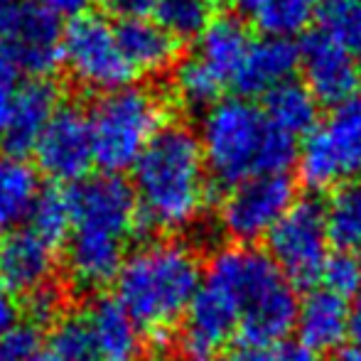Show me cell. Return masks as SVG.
<instances>
[{
    "label": "cell",
    "instance_id": "6da1fadb",
    "mask_svg": "<svg viewBox=\"0 0 361 361\" xmlns=\"http://www.w3.org/2000/svg\"><path fill=\"white\" fill-rule=\"evenodd\" d=\"M72 231L64 268L79 290H99L116 281L128 241L140 221L133 187L121 175H94L69 190Z\"/></svg>",
    "mask_w": 361,
    "mask_h": 361
},
{
    "label": "cell",
    "instance_id": "7a4b0ae2",
    "mask_svg": "<svg viewBox=\"0 0 361 361\" xmlns=\"http://www.w3.org/2000/svg\"><path fill=\"white\" fill-rule=\"evenodd\" d=\"M140 221L165 233L187 231L209 202V170L200 135L187 126H165L133 167Z\"/></svg>",
    "mask_w": 361,
    "mask_h": 361
},
{
    "label": "cell",
    "instance_id": "3957f363",
    "mask_svg": "<svg viewBox=\"0 0 361 361\" xmlns=\"http://www.w3.org/2000/svg\"><path fill=\"white\" fill-rule=\"evenodd\" d=\"M204 276L226 293L241 347H271L288 339L298 319V293L266 251L228 246L216 251Z\"/></svg>",
    "mask_w": 361,
    "mask_h": 361
},
{
    "label": "cell",
    "instance_id": "277c9868",
    "mask_svg": "<svg viewBox=\"0 0 361 361\" xmlns=\"http://www.w3.org/2000/svg\"><path fill=\"white\" fill-rule=\"evenodd\" d=\"M204 268L185 241L165 238L138 246L116 276V300L143 332L165 334L190 310Z\"/></svg>",
    "mask_w": 361,
    "mask_h": 361
},
{
    "label": "cell",
    "instance_id": "5b68a950",
    "mask_svg": "<svg viewBox=\"0 0 361 361\" xmlns=\"http://www.w3.org/2000/svg\"><path fill=\"white\" fill-rule=\"evenodd\" d=\"M200 145L209 175L231 187L253 177L286 175L298 160L295 138L273 128L263 109L241 96H228L207 109Z\"/></svg>",
    "mask_w": 361,
    "mask_h": 361
},
{
    "label": "cell",
    "instance_id": "8992f818",
    "mask_svg": "<svg viewBox=\"0 0 361 361\" xmlns=\"http://www.w3.org/2000/svg\"><path fill=\"white\" fill-rule=\"evenodd\" d=\"M94 162L106 175L133 170L145 147L165 128V101L145 86L109 91L89 111Z\"/></svg>",
    "mask_w": 361,
    "mask_h": 361
},
{
    "label": "cell",
    "instance_id": "52a82bcc",
    "mask_svg": "<svg viewBox=\"0 0 361 361\" xmlns=\"http://www.w3.org/2000/svg\"><path fill=\"white\" fill-rule=\"evenodd\" d=\"M300 177L312 190L352 182L361 172V96L332 106L302 138L298 150Z\"/></svg>",
    "mask_w": 361,
    "mask_h": 361
},
{
    "label": "cell",
    "instance_id": "ba28073f",
    "mask_svg": "<svg viewBox=\"0 0 361 361\" xmlns=\"http://www.w3.org/2000/svg\"><path fill=\"white\" fill-rule=\"evenodd\" d=\"M62 64L76 84L101 94L130 86L135 76L121 49L116 25L91 13L72 20L64 30Z\"/></svg>",
    "mask_w": 361,
    "mask_h": 361
},
{
    "label": "cell",
    "instance_id": "9c48e42d",
    "mask_svg": "<svg viewBox=\"0 0 361 361\" xmlns=\"http://www.w3.org/2000/svg\"><path fill=\"white\" fill-rule=\"evenodd\" d=\"M268 256L293 286L317 283L329 261V236L322 204L314 200L293 202L286 216L268 233Z\"/></svg>",
    "mask_w": 361,
    "mask_h": 361
},
{
    "label": "cell",
    "instance_id": "30bf717a",
    "mask_svg": "<svg viewBox=\"0 0 361 361\" xmlns=\"http://www.w3.org/2000/svg\"><path fill=\"white\" fill-rule=\"evenodd\" d=\"M295 202L293 182L286 175H263L233 185L219 207V226L238 246L268 238Z\"/></svg>",
    "mask_w": 361,
    "mask_h": 361
},
{
    "label": "cell",
    "instance_id": "8fae6325",
    "mask_svg": "<svg viewBox=\"0 0 361 361\" xmlns=\"http://www.w3.org/2000/svg\"><path fill=\"white\" fill-rule=\"evenodd\" d=\"M37 170L54 182L79 185L94 165L89 116L76 106H59L37 145L32 147Z\"/></svg>",
    "mask_w": 361,
    "mask_h": 361
},
{
    "label": "cell",
    "instance_id": "7c38bea8",
    "mask_svg": "<svg viewBox=\"0 0 361 361\" xmlns=\"http://www.w3.org/2000/svg\"><path fill=\"white\" fill-rule=\"evenodd\" d=\"M64 30L59 20L37 3H23L5 27L0 44L18 69L44 79L62 64Z\"/></svg>",
    "mask_w": 361,
    "mask_h": 361
},
{
    "label": "cell",
    "instance_id": "4fadbf2b",
    "mask_svg": "<svg viewBox=\"0 0 361 361\" xmlns=\"http://www.w3.org/2000/svg\"><path fill=\"white\" fill-rule=\"evenodd\" d=\"M298 49L305 86L319 104L339 106L361 96V62L334 39L312 32Z\"/></svg>",
    "mask_w": 361,
    "mask_h": 361
},
{
    "label": "cell",
    "instance_id": "5bb4252c",
    "mask_svg": "<svg viewBox=\"0 0 361 361\" xmlns=\"http://www.w3.org/2000/svg\"><path fill=\"white\" fill-rule=\"evenodd\" d=\"M59 106H62L59 104V89L49 79H30L20 84L8 123L0 133L5 152L23 157L25 152H32V147L37 145L39 135L47 128L52 116L59 111Z\"/></svg>",
    "mask_w": 361,
    "mask_h": 361
},
{
    "label": "cell",
    "instance_id": "9a60e30c",
    "mask_svg": "<svg viewBox=\"0 0 361 361\" xmlns=\"http://www.w3.org/2000/svg\"><path fill=\"white\" fill-rule=\"evenodd\" d=\"M54 246L44 243L27 228H18L0 243V286L13 295H32L35 290L52 286Z\"/></svg>",
    "mask_w": 361,
    "mask_h": 361
},
{
    "label": "cell",
    "instance_id": "2e32d148",
    "mask_svg": "<svg viewBox=\"0 0 361 361\" xmlns=\"http://www.w3.org/2000/svg\"><path fill=\"white\" fill-rule=\"evenodd\" d=\"M300 67V49L288 37H273L266 35L253 39L243 57L241 67L231 84L241 94V99L253 96H268L286 81H293L295 69Z\"/></svg>",
    "mask_w": 361,
    "mask_h": 361
},
{
    "label": "cell",
    "instance_id": "e0dca14e",
    "mask_svg": "<svg viewBox=\"0 0 361 361\" xmlns=\"http://www.w3.org/2000/svg\"><path fill=\"white\" fill-rule=\"evenodd\" d=\"M349 312L352 305L347 298H339L327 288L310 290L300 300L295 319L300 344L314 354L342 349L349 337Z\"/></svg>",
    "mask_w": 361,
    "mask_h": 361
},
{
    "label": "cell",
    "instance_id": "ac0fdd59",
    "mask_svg": "<svg viewBox=\"0 0 361 361\" xmlns=\"http://www.w3.org/2000/svg\"><path fill=\"white\" fill-rule=\"evenodd\" d=\"M99 361H138L143 329L116 298H99L84 312Z\"/></svg>",
    "mask_w": 361,
    "mask_h": 361
},
{
    "label": "cell",
    "instance_id": "d6986e66",
    "mask_svg": "<svg viewBox=\"0 0 361 361\" xmlns=\"http://www.w3.org/2000/svg\"><path fill=\"white\" fill-rule=\"evenodd\" d=\"M200 42L192 57L202 64L207 74H212L224 86L233 81L248 47H251V35L248 27L233 15H219L214 23L200 35Z\"/></svg>",
    "mask_w": 361,
    "mask_h": 361
},
{
    "label": "cell",
    "instance_id": "ffe728a7",
    "mask_svg": "<svg viewBox=\"0 0 361 361\" xmlns=\"http://www.w3.org/2000/svg\"><path fill=\"white\" fill-rule=\"evenodd\" d=\"M116 35L133 72L160 74L175 64L177 39L157 20L145 15L123 18L116 25Z\"/></svg>",
    "mask_w": 361,
    "mask_h": 361
},
{
    "label": "cell",
    "instance_id": "44dd1931",
    "mask_svg": "<svg viewBox=\"0 0 361 361\" xmlns=\"http://www.w3.org/2000/svg\"><path fill=\"white\" fill-rule=\"evenodd\" d=\"M42 192L39 170L23 155L0 152V228H15L27 221Z\"/></svg>",
    "mask_w": 361,
    "mask_h": 361
},
{
    "label": "cell",
    "instance_id": "7402d4cb",
    "mask_svg": "<svg viewBox=\"0 0 361 361\" xmlns=\"http://www.w3.org/2000/svg\"><path fill=\"white\" fill-rule=\"evenodd\" d=\"M268 123L290 138H305L319 123V101L300 81H286L266 96L263 104Z\"/></svg>",
    "mask_w": 361,
    "mask_h": 361
},
{
    "label": "cell",
    "instance_id": "603a6c76",
    "mask_svg": "<svg viewBox=\"0 0 361 361\" xmlns=\"http://www.w3.org/2000/svg\"><path fill=\"white\" fill-rule=\"evenodd\" d=\"M324 0H233L238 13L251 18L266 35H298L317 18Z\"/></svg>",
    "mask_w": 361,
    "mask_h": 361
},
{
    "label": "cell",
    "instance_id": "cb8c5ba5",
    "mask_svg": "<svg viewBox=\"0 0 361 361\" xmlns=\"http://www.w3.org/2000/svg\"><path fill=\"white\" fill-rule=\"evenodd\" d=\"M322 212L329 243L344 253H361V182L334 187Z\"/></svg>",
    "mask_w": 361,
    "mask_h": 361
},
{
    "label": "cell",
    "instance_id": "d4e9b609",
    "mask_svg": "<svg viewBox=\"0 0 361 361\" xmlns=\"http://www.w3.org/2000/svg\"><path fill=\"white\" fill-rule=\"evenodd\" d=\"M221 0H157L155 20L180 42L195 39L219 18Z\"/></svg>",
    "mask_w": 361,
    "mask_h": 361
},
{
    "label": "cell",
    "instance_id": "484cf974",
    "mask_svg": "<svg viewBox=\"0 0 361 361\" xmlns=\"http://www.w3.org/2000/svg\"><path fill=\"white\" fill-rule=\"evenodd\" d=\"M25 224H27L30 233L42 238L49 246H57V243L67 241L69 231H72V202H69V192L57 190V187L42 190Z\"/></svg>",
    "mask_w": 361,
    "mask_h": 361
},
{
    "label": "cell",
    "instance_id": "4316f807",
    "mask_svg": "<svg viewBox=\"0 0 361 361\" xmlns=\"http://www.w3.org/2000/svg\"><path fill=\"white\" fill-rule=\"evenodd\" d=\"M42 354L49 361H99L84 314H64L52 324Z\"/></svg>",
    "mask_w": 361,
    "mask_h": 361
},
{
    "label": "cell",
    "instance_id": "83f0119b",
    "mask_svg": "<svg viewBox=\"0 0 361 361\" xmlns=\"http://www.w3.org/2000/svg\"><path fill=\"white\" fill-rule=\"evenodd\" d=\"M317 20L319 32L361 62V0H324Z\"/></svg>",
    "mask_w": 361,
    "mask_h": 361
},
{
    "label": "cell",
    "instance_id": "f1b7e54d",
    "mask_svg": "<svg viewBox=\"0 0 361 361\" xmlns=\"http://www.w3.org/2000/svg\"><path fill=\"white\" fill-rule=\"evenodd\" d=\"M172 91L185 109L207 111L216 101H221L224 84L212 74H207L195 57H187L185 62L177 64L175 74H172Z\"/></svg>",
    "mask_w": 361,
    "mask_h": 361
},
{
    "label": "cell",
    "instance_id": "f546056e",
    "mask_svg": "<svg viewBox=\"0 0 361 361\" xmlns=\"http://www.w3.org/2000/svg\"><path fill=\"white\" fill-rule=\"evenodd\" d=\"M322 288L329 293L339 295V298H352L361 290V261L357 253H334L329 256L327 266L322 271Z\"/></svg>",
    "mask_w": 361,
    "mask_h": 361
},
{
    "label": "cell",
    "instance_id": "4dcf8cb0",
    "mask_svg": "<svg viewBox=\"0 0 361 361\" xmlns=\"http://www.w3.org/2000/svg\"><path fill=\"white\" fill-rule=\"evenodd\" d=\"M221 361H322V357L300 342H281L271 347H238Z\"/></svg>",
    "mask_w": 361,
    "mask_h": 361
},
{
    "label": "cell",
    "instance_id": "1f68e13d",
    "mask_svg": "<svg viewBox=\"0 0 361 361\" xmlns=\"http://www.w3.org/2000/svg\"><path fill=\"white\" fill-rule=\"evenodd\" d=\"M39 352L42 344L35 324H18L0 339V361H35Z\"/></svg>",
    "mask_w": 361,
    "mask_h": 361
},
{
    "label": "cell",
    "instance_id": "d6a6232c",
    "mask_svg": "<svg viewBox=\"0 0 361 361\" xmlns=\"http://www.w3.org/2000/svg\"><path fill=\"white\" fill-rule=\"evenodd\" d=\"M27 314L32 324H54L62 317V295L54 286L39 288L27 295Z\"/></svg>",
    "mask_w": 361,
    "mask_h": 361
},
{
    "label": "cell",
    "instance_id": "836d02e7",
    "mask_svg": "<svg viewBox=\"0 0 361 361\" xmlns=\"http://www.w3.org/2000/svg\"><path fill=\"white\" fill-rule=\"evenodd\" d=\"M18 89H20L18 67H15L13 59L5 52V47L0 44V133H3L5 123H8V116H10V109H13Z\"/></svg>",
    "mask_w": 361,
    "mask_h": 361
},
{
    "label": "cell",
    "instance_id": "e575fe53",
    "mask_svg": "<svg viewBox=\"0 0 361 361\" xmlns=\"http://www.w3.org/2000/svg\"><path fill=\"white\" fill-rule=\"evenodd\" d=\"M20 324V305L15 295L5 286H0V339L8 332H13Z\"/></svg>",
    "mask_w": 361,
    "mask_h": 361
},
{
    "label": "cell",
    "instance_id": "d590c367",
    "mask_svg": "<svg viewBox=\"0 0 361 361\" xmlns=\"http://www.w3.org/2000/svg\"><path fill=\"white\" fill-rule=\"evenodd\" d=\"M91 0H37L39 8H44L47 13H52L57 20L69 18L76 20L81 15H86V8H89Z\"/></svg>",
    "mask_w": 361,
    "mask_h": 361
},
{
    "label": "cell",
    "instance_id": "8d00e7d4",
    "mask_svg": "<svg viewBox=\"0 0 361 361\" xmlns=\"http://www.w3.org/2000/svg\"><path fill=\"white\" fill-rule=\"evenodd\" d=\"M104 3L126 18H138V15H145L147 10L155 8L157 0H104Z\"/></svg>",
    "mask_w": 361,
    "mask_h": 361
},
{
    "label": "cell",
    "instance_id": "74e56055",
    "mask_svg": "<svg viewBox=\"0 0 361 361\" xmlns=\"http://www.w3.org/2000/svg\"><path fill=\"white\" fill-rule=\"evenodd\" d=\"M347 347L361 357V290L357 293V300L352 305V312H349V337H347Z\"/></svg>",
    "mask_w": 361,
    "mask_h": 361
},
{
    "label": "cell",
    "instance_id": "f35d334b",
    "mask_svg": "<svg viewBox=\"0 0 361 361\" xmlns=\"http://www.w3.org/2000/svg\"><path fill=\"white\" fill-rule=\"evenodd\" d=\"M20 5H23V0H0V37H3L5 27H8L10 20L15 18Z\"/></svg>",
    "mask_w": 361,
    "mask_h": 361
},
{
    "label": "cell",
    "instance_id": "ab89813d",
    "mask_svg": "<svg viewBox=\"0 0 361 361\" xmlns=\"http://www.w3.org/2000/svg\"><path fill=\"white\" fill-rule=\"evenodd\" d=\"M0 243H3V238H0Z\"/></svg>",
    "mask_w": 361,
    "mask_h": 361
}]
</instances>
